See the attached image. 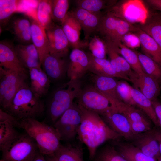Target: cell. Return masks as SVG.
I'll use <instances>...</instances> for the list:
<instances>
[{"mask_svg":"<svg viewBox=\"0 0 161 161\" xmlns=\"http://www.w3.org/2000/svg\"><path fill=\"white\" fill-rule=\"evenodd\" d=\"M20 122L22 129L34 140L43 155H53L61 145L60 136L53 126L36 119L22 120Z\"/></svg>","mask_w":161,"mask_h":161,"instance_id":"3957f363","label":"cell"},{"mask_svg":"<svg viewBox=\"0 0 161 161\" xmlns=\"http://www.w3.org/2000/svg\"><path fill=\"white\" fill-rule=\"evenodd\" d=\"M0 161H4L2 159H1L0 160Z\"/></svg>","mask_w":161,"mask_h":161,"instance_id":"f907efd6","label":"cell"},{"mask_svg":"<svg viewBox=\"0 0 161 161\" xmlns=\"http://www.w3.org/2000/svg\"><path fill=\"white\" fill-rule=\"evenodd\" d=\"M134 145L149 157L158 159L160 157L158 143L152 131L135 136Z\"/></svg>","mask_w":161,"mask_h":161,"instance_id":"d6986e66","label":"cell"},{"mask_svg":"<svg viewBox=\"0 0 161 161\" xmlns=\"http://www.w3.org/2000/svg\"><path fill=\"white\" fill-rule=\"evenodd\" d=\"M51 2L53 20L61 23L68 12L70 1L52 0Z\"/></svg>","mask_w":161,"mask_h":161,"instance_id":"f35d334b","label":"cell"},{"mask_svg":"<svg viewBox=\"0 0 161 161\" xmlns=\"http://www.w3.org/2000/svg\"><path fill=\"white\" fill-rule=\"evenodd\" d=\"M44 156L38 151L31 161H47Z\"/></svg>","mask_w":161,"mask_h":161,"instance_id":"7dc6e473","label":"cell"},{"mask_svg":"<svg viewBox=\"0 0 161 161\" xmlns=\"http://www.w3.org/2000/svg\"><path fill=\"white\" fill-rule=\"evenodd\" d=\"M130 122L132 131L135 135L152 129L150 121Z\"/></svg>","mask_w":161,"mask_h":161,"instance_id":"60d3db41","label":"cell"},{"mask_svg":"<svg viewBox=\"0 0 161 161\" xmlns=\"http://www.w3.org/2000/svg\"><path fill=\"white\" fill-rule=\"evenodd\" d=\"M116 148L120 154L128 161H156L145 154L139 149L130 144H119Z\"/></svg>","mask_w":161,"mask_h":161,"instance_id":"f546056e","label":"cell"},{"mask_svg":"<svg viewBox=\"0 0 161 161\" xmlns=\"http://www.w3.org/2000/svg\"><path fill=\"white\" fill-rule=\"evenodd\" d=\"M83 31L85 41L96 34L103 14L89 12L76 7L71 11Z\"/></svg>","mask_w":161,"mask_h":161,"instance_id":"8fae6325","label":"cell"},{"mask_svg":"<svg viewBox=\"0 0 161 161\" xmlns=\"http://www.w3.org/2000/svg\"><path fill=\"white\" fill-rule=\"evenodd\" d=\"M138 55L145 72L155 79L161 87V66L143 54L138 53Z\"/></svg>","mask_w":161,"mask_h":161,"instance_id":"d6a6232c","label":"cell"},{"mask_svg":"<svg viewBox=\"0 0 161 161\" xmlns=\"http://www.w3.org/2000/svg\"><path fill=\"white\" fill-rule=\"evenodd\" d=\"M28 74L19 73L0 66V105L6 110L19 88L27 83Z\"/></svg>","mask_w":161,"mask_h":161,"instance_id":"8992f818","label":"cell"},{"mask_svg":"<svg viewBox=\"0 0 161 161\" xmlns=\"http://www.w3.org/2000/svg\"><path fill=\"white\" fill-rule=\"evenodd\" d=\"M31 22L32 41L38 51L41 65L44 59L49 54L48 40L45 29L35 19H33Z\"/></svg>","mask_w":161,"mask_h":161,"instance_id":"ffe728a7","label":"cell"},{"mask_svg":"<svg viewBox=\"0 0 161 161\" xmlns=\"http://www.w3.org/2000/svg\"><path fill=\"white\" fill-rule=\"evenodd\" d=\"M116 16L133 24L143 23L148 17V12L140 0H128L116 3L108 10Z\"/></svg>","mask_w":161,"mask_h":161,"instance_id":"9c48e42d","label":"cell"},{"mask_svg":"<svg viewBox=\"0 0 161 161\" xmlns=\"http://www.w3.org/2000/svg\"><path fill=\"white\" fill-rule=\"evenodd\" d=\"M0 150L4 161H31L39 151L35 141L26 132L20 133Z\"/></svg>","mask_w":161,"mask_h":161,"instance_id":"5b68a950","label":"cell"},{"mask_svg":"<svg viewBox=\"0 0 161 161\" xmlns=\"http://www.w3.org/2000/svg\"><path fill=\"white\" fill-rule=\"evenodd\" d=\"M45 30L48 40L49 54L60 57L68 56L70 47L61 26L53 22Z\"/></svg>","mask_w":161,"mask_h":161,"instance_id":"30bf717a","label":"cell"},{"mask_svg":"<svg viewBox=\"0 0 161 161\" xmlns=\"http://www.w3.org/2000/svg\"><path fill=\"white\" fill-rule=\"evenodd\" d=\"M140 28L152 38L161 49V13L149 15L145 21L140 24Z\"/></svg>","mask_w":161,"mask_h":161,"instance_id":"4316f807","label":"cell"},{"mask_svg":"<svg viewBox=\"0 0 161 161\" xmlns=\"http://www.w3.org/2000/svg\"><path fill=\"white\" fill-rule=\"evenodd\" d=\"M100 116L106 124L121 137L128 140L134 139L135 135L132 131L130 122L124 115L112 110Z\"/></svg>","mask_w":161,"mask_h":161,"instance_id":"e0dca14e","label":"cell"},{"mask_svg":"<svg viewBox=\"0 0 161 161\" xmlns=\"http://www.w3.org/2000/svg\"><path fill=\"white\" fill-rule=\"evenodd\" d=\"M117 112L124 115L130 122L150 121L141 110L123 101L119 104Z\"/></svg>","mask_w":161,"mask_h":161,"instance_id":"d590c367","label":"cell"},{"mask_svg":"<svg viewBox=\"0 0 161 161\" xmlns=\"http://www.w3.org/2000/svg\"><path fill=\"white\" fill-rule=\"evenodd\" d=\"M83 149L80 144H61L53 156L57 161H84Z\"/></svg>","mask_w":161,"mask_h":161,"instance_id":"d4e9b609","label":"cell"},{"mask_svg":"<svg viewBox=\"0 0 161 161\" xmlns=\"http://www.w3.org/2000/svg\"><path fill=\"white\" fill-rule=\"evenodd\" d=\"M94 161H128L113 145H106L97 150Z\"/></svg>","mask_w":161,"mask_h":161,"instance_id":"836d02e7","label":"cell"},{"mask_svg":"<svg viewBox=\"0 0 161 161\" xmlns=\"http://www.w3.org/2000/svg\"><path fill=\"white\" fill-rule=\"evenodd\" d=\"M69 58L67 77L69 80H80L88 71L89 60L87 52L82 49H72Z\"/></svg>","mask_w":161,"mask_h":161,"instance_id":"2e32d148","label":"cell"},{"mask_svg":"<svg viewBox=\"0 0 161 161\" xmlns=\"http://www.w3.org/2000/svg\"><path fill=\"white\" fill-rule=\"evenodd\" d=\"M80 80H70L56 88L46 102L45 111L49 124L53 126L73 103L82 88Z\"/></svg>","mask_w":161,"mask_h":161,"instance_id":"7a4b0ae2","label":"cell"},{"mask_svg":"<svg viewBox=\"0 0 161 161\" xmlns=\"http://www.w3.org/2000/svg\"><path fill=\"white\" fill-rule=\"evenodd\" d=\"M28 70L30 80V87L35 96L41 98L47 94L51 81L41 68H32Z\"/></svg>","mask_w":161,"mask_h":161,"instance_id":"44dd1931","label":"cell"},{"mask_svg":"<svg viewBox=\"0 0 161 161\" xmlns=\"http://www.w3.org/2000/svg\"><path fill=\"white\" fill-rule=\"evenodd\" d=\"M130 81L133 83L135 88L151 101L157 99L160 94L161 90L160 84L155 79L145 72L137 74Z\"/></svg>","mask_w":161,"mask_h":161,"instance_id":"ac0fdd59","label":"cell"},{"mask_svg":"<svg viewBox=\"0 0 161 161\" xmlns=\"http://www.w3.org/2000/svg\"><path fill=\"white\" fill-rule=\"evenodd\" d=\"M61 24L63 30L72 49H83L87 47L88 41H82L80 39L82 28L79 22L71 11H68Z\"/></svg>","mask_w":161,"mask_h":161,"instance_id":"4fadbf2b","label":"cell"},{"mask_svg":"<svg viewBox=\"0 0 161 161\" xmlns=\"http://www.w3.org/2000/svg\"><path fill=\"white\" fill-rule=\"evenodd\" d=\"M151 102L158 119L159 127L161 129V103L157 99Z\"/></svg>","mask_w":161,"mask_h":161,"instance_id":"ee69618b","label":"cell"},{"mask_svg":"<svg viewBox=\"0 0 161 161\" xmlns=\"http://www.w3.org/2000/svg\"><path fill=\"white\" fill-rule=\"evenodd\" d=\"M158 161H161V156L158 159Z\"/></svg>","mask_w":161,"mask_h":161,"instance_id":"681fc988","label":"cell"},{"mask_svg":"<svg viewBox=\"0 0 161 161\" xmlns=\"http://www.w3.org/2000/svg\"><path fill=\"white\" fill-rule=\"evenodd\" d=\"M134 32L139 40L143 54L161 66V49L156 41L140 28Z\"/></svg>","mask_w":161,"mask_h":161,"instance_id":"7402d4cb","label":"cell"},{"mask_svg":"<svg viewBox=\"0 0 161 161\" xmlns=\"http://www.w3.org/2000/svg\"><path fill=\"white\" fill-rule=\"evenodd\" d=\"M0 66L16 72L28 74V72L19 61L11 42L2 40L0 42Z\"/></svg>","mask_w":161,"mask_h":161,"instance_id":"5bb4252c","label":"cell"},{"mask_svg":"<svg viewBox=\"0 0 161 161\" xmlns=\"http://www.w3.org/2000/svg\"><path fill=\"white\" fill-rule=\"evenodd\" d=\"M76 7L89 12L101 13L103 9L109 10L116 3L112 0H76L74 1Z\"/></svg>","mask_w":161,"mask_h":161,"instance_id":"4dcf8cb0","label":"cell"},{"mask_svg":"<svg viewBox=\"0 0 161 161\" xmlns=\"http://www.w3.org/2000/svg\"><path fill=\"white\" fill-rule=\"evenodd\" d=\"M15 128L8 122H0V150L20 134Z\"/></svg>","mask_w":161,"mask_h":161,"instance_id":"8d00e7d4","label":"cell"},{"mask_svg":"<svg viewBox=\"0 0 161 161\" xmlns=\"http://www.w3.org/2000/svg\"><path fill=\"white\" fill-rule=\"evenodd\" d=\"M35 19L45 29L53 22L51 0L40 1L38 3Z\"/></svg>","mask_w":161,"mask_h":161,"instance_id":"1f68e13d","label":"cell"},{"mask_svg":"<svg viewBox=\"0 0 161 161\" xmlns=\"http://www.w3.org/2000/svg\"><path fill=\"white\" fill-rule=\"evenodd\" d=\"M131 86L125 81H118L117 90L122 101L125 103L135 107L136 104L131 94Z\"/></svg>","mask_w":161,"mask_h":161,"instance_id":"ab89813d","label":"cell"},{"mask_svg":"<svg viewBox=\"0 0 161 161\" xmlns=\"http://www.w3.org/2000/svg\"><path fill=\"white\" fill-rule=\"evenodd\" d=\"M78 105L81 112V120L77 136L80 142L86 146L89 159L93 160L99 146L109 140H117L121 136L98 114Z\"/></svg>","mask_w":161,"mask_h":161,"instance_id":"6da1fadb","label":"cell"},{"mask_svg":"<svg viewBox=\"0 0 161 161\" xmlns=\"http://www.w3.org/2000/svg\"><path fill=\"white\" fill-rule=\"evenodd\" d=\"M45 156L47 161H57L53 155Z\"/></svg>","mask_w":161,"mask_h":161,"instance_id":"c3c4849f","label":"cell"},{"mask_svg":"<svg viewBox=\"0 0 161 161\" xmlns=\"http://www.w3.org/2000/svg\"><path fill=\"white\" fill-rule=\"evenodd\" d=\"M69 63V56L60 57L49 54L41 66L51 82L60 80L67 75Z\"/></svg>","mask_w":161,"mask_h":161,"instance_id":"7c38bea8","label":"cell"},{"mask_svg":"<svg viewBox=\"0 0 161 161\" xmlns=\"http://www.w3.org/2000/svg\"><path fill=\"white\" fill-rule=\"evenodd\" d=\"M22 2L21 0H0V22L1 26H5L11 16L18 10Z\"/></svg>","mask_w":161,"mask_h":161,"instance_id":"e575fe53","label":"cell"},{"mask_svg":"<svg viewBox=\"0 0 161 161\" xmlns=\"http://www.w3.org/2000/svg\"><path fill=\"white\" fill-rule=\"evenodd\" d=\"M4 111L20 120L36 119L44 113L45 105L41 98L35 95L26 83L18 90Z\"/></svg>","mask_w":161,"mask_h":161,"instance_id":"277c9868","label":"cell"},{"mask_svg":"<svg viewBox=\"0 0 161 161\" xmlns=\"http://www.w3.org/2000/svg\"><path fill=\"white\" fill-rule=\"evenodd\" d=\"M90 52L94 57L100 59H106V46L103 40L97 35L91 37L88 41Z\"/></svg>","mask_w":161,"mask_h":161,"instance_id":"74e56055","label":"cell"},{"mask_svg":"<svg viewBox=\"0 0 161 161\" xmlns=\"http://www.w3.org/2000/svg\"><path fill=\"white\" fill-rule=\"evenodd\" d=\"M76 98L78 104L100 116L114 110L107 98L93 85L82 88Z\"/></svg>","mask_w":161,"mask_h":161,"instance_id":"ba28073f","label":"cell"},{"mask_svg":"<svg viewBox=\"0 0 161 161\" xmlns=\"http://www.w3.org/2000/svg\"><path fill=\"white\" fill-rule=\"evenodd\" d=\"M95 75L93 86L107 98L114 110L117 111L119 104L122 101L117 90L118 81L113 77Z\"/></svg>","mask_w":161,"mask_h":161,"instance_id":"9a60e30c","label":"cell"},{"mask_svg":"<svg viewBox=\"0 0 161 161\" xmlns=\"http://www.w3.org/2000/svg\"><path fill=\"white\" fill-rule=\"evenodd\" d=\"M121 42L126 47L132 48H136L140 45L139 40L135 34L129 33L123 38Z\"/></svg>","mask_w":161,"mask_h":161,"instance_id":"7bdbcfd3","label":"cell"},{"mask_svg":"<svg viewBox=\"0 0 161 161\" xmlns=\"http://www.w3.org/2000/svg\"><path fill=\"white\" fill-rule=\"evenodd\" d=\"M31 25V21L24 18H16L12 22L13 33L16 39L23 44L32 42Z\"/></svg>","mask_w":161,"mask_h":161,"instance_id":"83f0119b","label":"cell"},{"mask_svg":"<svg viewBox=\"0 0 161 161\" xmlns=\"http://www.w3.org/2000/svg\"><path fill=\"white\" fill-rule=\"evenodd\" d=\"M152 131L158 143L160 152L161 156V129L159 127H156V128L152 129Z\"/></svg>","mask_w":161,"mask_h":161,"instance_id":"f6af8a7d","label":"cell"},{"mask_svg":"<svg viewBox=\"0 0 161 161\" xmlns=\"http://www.w3.org/2000/svg\"><path fill=\"white\" fill-rule=\"evenodd\" d=\"M81 120L80 109L77 103H74L53 125L59 133L61 140L72 142L77 136Z\"/></svg>","mask_w":161,"mask_h":161,"instance_id":"52a82bcc","label":"cell"},{"mask_svg":"<svg viewBox=\"0 0 161 161\" xmlns=\"http://www.w3.org/2000/svg\"><path fill=\"white\" fill-rule=\"evenodd\" d=\"M6 121L13 125L16 128H22L20 120L3 110L0 109V122Z\"/></svg>","mask_w":161,"mask_h":161,"instance_id":"b9f144b4","label":"cell"},{"mask_svg":"<svg viewBox=\"0 0 161 161\" xmlns=\"http://www.w3.org/2000/svg\"><path fill=\"white\" fill-rule=\"evenodd\" d=\"M145 1L154 8L161 11V0H148Z\"/></svg>","mask_w":161,"mask_h":161,"instance_id":"bcb514c9","label":"cell"},{"mask_svg":"<svg viewBox=\"0 0 161 161\" xmlns=\"http://www.w3.org/2000/svg\"><path fill=\"white\" fill-rule=\"evenodd\" d=\"M16 54L21 63L26 68L36 67L40 61L38 51L32 43L19 44L15 46Z\"/></svg>","mask_w":161,"mask_h":161,"instance_id":"cb8c5ba5","label":"cell"},{"mask_svg":"<svg viewBox=\"0 0 161 161\" xmlns=\"http://www.w3.org/2000/svg\"><path fill=\"white\" fill-rule=\"evenodd\" d=\"M113 43L117 52L125 59L136 73L139 75L145 72L140 61L138 54L121 42L116 44Z\"/></svg>","mask_w":161,"mask_h":161,"instance_id":"f1b7e54d","label":"cell"},{"mask_svg":"<svg viewBox=\"0 0 161 161\" xmlns=\"http://www.w3.org/2000/svg\"><path fill=\"white\" fill-rule=\"evenodd\" d=\"M131 94L136 106L143 112L156 127H159L158 119L151 101L139 90L132 87Z\"/></svg>","mask_w":161,"mask_h":161,"instance_id":"484cf974","label":"cell"},{"mask_svg":"<svg viewBox=\"0 0 161 161\" xmlns=\"http://www.w3.org/2000/svg\"><path fill=\"white\" fill-rule=\"evenodd\" d=\"M87 53L89 60L88 71L97 76L121 78L113 68L109 61L106 59L96 58L89 52Z\"/></svg>","mask_w":161,"mask_h":161,"instance_id":"603a6c76","label":"cell"}]
</instances>
